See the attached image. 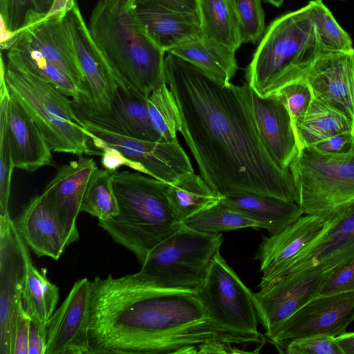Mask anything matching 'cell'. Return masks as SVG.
<instances>
[{"label": "cell", "mask_w": 354, "mask_h": 354, "mask_svg": "<svg viewBox=\"0 0 354 354\" xmlns=\"http://www.w3.org/2000/svg\"><path fill=\"white\" fill-rule=\"evenodd\" d=\"M6 51L8 63L41 78L65 95L72 97V101L75 103L80 104L88 100L86 88L80 86L73 78L35 50L13 39Z\"/></svg>", "instance_id": "cell-28"}, {"label": "cell", "mask_w": 354, "mask_h": 354, "mask_svg": "<svg viewBox=\"0 0 354 354\" xmlns=\"http://www.w3.org/2000/svg\"><path fill=\"white\" fill-rule=\"evenodd\" d=\"M221 201L258 223L270 235L280 232L304 215L297 203L268 195L236 193L223 196Z\"/></svg>", "instance_id": "cell-26"}, {"label": "cell", "mask_w": 354, "mask_h": 354, "mask_svg": "<svg viewBox=\"0 0 354 354\" xmlns=\"http://www.w3.org/2000/svg\"><path fill=\"white\" fill-rule=\"evenodd\" d=\"M183 224L205 234H220L243 228L261 229L258 223L221 201L185 220Z\"/></svg>", "instance_id": "cell-33"}, {"label": "cell", "mask_w": 354, "mask_h": 354, "mask_svg": "<svg viewBox=\"0 0 354 354\" xmlns=\"http://www.w3.org/2000/svg\"><path fill=\"white\" fill-rule=\"evenodd\" d=\"M354 290V259L334 269L320 288L318 295Z\"/></svg>", "instance_id": "cell-42"}, {"label": "cell", "mask_w": 354, "mask_h": 354, "mask_svg": "<svg viewBox=\"0 0 354 354\" xmlns=\"http://www.w3.org/2000/svg\"><path fill=\"white\" fill-rule=\"evenodd\" d=\"M289 169L304 214L333 221L354 202V151L327 155L304 148Z\"/></svg>", "instance_id": "cell-8"}, {"label": "cell", "mask_w": 354, "mask_h": 354, "mask_svg": "<svg viewBox=\"0 0 354 354\" xmlns=\"http://www.w3.org/2000/svg\"><path fill=\"white\" fill-rule=\"evenodd\" d=\"M343 354L335 337L326 335H310L289 342L283 353Z\"/></svg>", "instance_id": "cell-41"}, {"label": "cell", "mask_w": 354, "mask_h": 354, "mask_svg": "<svg viewBox=\"0 0 354 354\" xmlns=\"http://www.w3.org/2000/svg\"><path fill=\"white\" fill-rule=\"evenodd\" d=\"M339 1H342V0H339Z\"/></svg>", "instance_id": "cell-52"}, {"label": "cell", "mask_w": 354, "mask_h": 354, "mask_svg": "<svg viewBox=\"0 0 354 354\" xmlns=\"http://www.w3.org/2000/svg\"><path fill=\"white\" fill-rule=\"evenodd\" d=\"M112 185L119 213L98 220V225L142 264L156 246L183 225L167 196L169 184L138 171L124 170L114 171Z\"/></svg>", "instance_id": "cell-4"}, {"label": "cell", "mask_w": 354, "mask_h": 354, "mask_svg": "<svg viewBox=\"0 0 354 354\" xmlns=\"http://www.w3.org/2000/svg\"><path fill=\"white\" fill-rule=\"evenodd\" d=\"M167 53L190 63L222 84L231 83L238 70L236 52L203 37L177 46Z\"/></svg>", "instance_id": "cell-27"}, {"label": "cell", "mask_w": 354, "mask_h": 354, "mask_svg": "<svg viewBox=\"0 0 354 354\" xmlns=\"http://www.w3.org/2000/svg\"><path fill=\"white\" fill-rule=\"evenodd\" d=\"M46 268L39 270L33 263L30 250L26 255L24 306L32 322L46 333V326L56 310L59 288L47 277Z\"/></svg>", "instance_id": "cell-30"}, {"label": "cell", "mask_w": 354, "mask_h": 354, "mask_svg": "<svg viewBox=\"0 0 354 354\" xmlns=\"http://www.w3.org/2000/svg\"><path fill=\"white\" fill-rule=\"evenodd\" d=\"M265 1L277 8H279L282 6L285 0H265Z\"/></svg>", "instance_id": "cell-50"}, {"label": "cell", "mask_w": 354, "mask_h": 354, "mask_svg": "<svg viewBox=\"0 0 354 354\" xmlns=\"http://www.w3.org/2000/svg\"><path fill=\"white\" fill-rule=\"evenodd\" d=\"M64 22L86 79L88 100L73 102L76 108L91 113L107 115L118 88L115 79L93 41L77 3L66 14Z\"/></svg>", "instance_id": "cell-14"}, {"label": "cell", "mask_w": 354, "mask_h": 354, "mask_svg": "<svg viewBox=\"0 0 354 354\" xmlns=\"http://www.w3.org/2000/svg\"><path fill=\"white\" fill-rule=\"evenodd\" d=\"M243 43L255 44L265 32V14L261 0H231Z\"/></svg>", "instance_id": "cell-38"}, {"label": "cell", "mask_w": 354, "mask_h": 354, "mask_svg": "<svg viewBox=\"0 0 354 354\" xmlns=\"http://www.w3.org/2000/svg\"><path fill=\"white\" fill-rule=\"evenodd\" d=\"M165 82L178 108L181 133L200 175L218 194L252 193L297 203L289 169L271 158L256 122L252 88L222 84L167 53Z\"/></svg>", "instance_id": "cell-1"}, {"label": "cell", "mask_w": 354, "mask_h": 354, "mask_svg": "<svg viewBox=\"0 0 354 354\" xmlns=\"http://www.w3.org/2000/svg\"><path fill=\"white\" fill-rule=\"evenodd\" d=\"M53 1L6 0L4 8L0 10L1 26V30L6 32L4 35L10 39L9 44L15 37L42 21L50 10Z\"/></svg>", "instance_id": "cell-34"}, {"label": "cell", "mask_w": 354, "mask_h": 354, "mask_svg": "<svg viewBox=\"0 0 354 354\" xmlns=\"http://www.w3.org/2000/svg\"><path fill=\"white\" fill-rule=\"evenodd\" d=\"M223 241L221 233H201L183 224L151 251L137 274L158 290L196 292Z\"/></svg>", "instance_id": "cell-7"}, {"label": "cell", "mask_w": 354, "mask_h": 354, "mask_svg": "<svg viewBox=\"0 0 354 354\" xmlns=\"http://www.w3.org/2000/svg\"><path fill=\"white\" fill-rule=\"evenodd\" d=\"M46 348V333L32 321L30 326L28 354H45Z\"/></svg>", "instance_id": "cell-46"}, {"label": "cell", "mask_w": 354, "mask_h": 354, "mask_svg": "<svg viewBox=\"0 0 354 354\" xmlns=\"http://www.w3.org/2000/svg\"><path fill=\"white\" fill-rule=\"evenodd\" d=\"M335 338L343 354H354V332H345Z\"/></svg>", "instance_id": "cell-49"}, {"label": "cell", "mask_w": 354, "mask_h": 354, "mask_svg": "<svg viewBox=\"0 0 354 354\" xmlns=\"http://www.w3.org/2000/svg\"><path fill=\"white\" fill-rule=\"evenodd\" d=\"M354 259V202L335 221L327 232L277 277L266 283L299 271L333 270Z\"/></svg>", "instance_id": "cell-19"}, {"label": "cell", "mask_w": 354, "mask_h": 354, "mask_svg": "<svg viewBox=\"0 0 354 354\" xmlns=\"http://www.w3.org/2000/svg\"><path fill=\"white\" fill-rule=\"evenodd\" d=\"M15 223L37 257L57 261L67 247L56 215L43 193L31 198Z\"/></svg>", "instance_id": "cell-25"}, {"label": "cell", "mask_w": 354, "mask_h": 354, "mask_svg": "<svg viewBox=\"0 0 354 354\" xmlns=\"http://www.w3.org/2000/svg\"><path fill=\"white\" fill-rule=\"evenodd\" d=\"M28 246L8 212L0 216V354H12L15 322L23 302Z\"/></svg>", "instance_id": "cell-11"}, {"label": "cell", "mask_w": 354, "mask_h": 354, "mask_svg": "<svg viewBox=\"0 0 354 354\" xmlns=\"http://www.w3.org/2000/svg\"><path fill=\"white\" fill-rule=\"evenodd\" d=\"M92 281H76L46 326L45 354H91L88 340Z\"/></svg>", "instance_id": "cell-15"}, {"label": "cell", "mask_w": 354, "mask_h": 354, "mask_svg": "<svg viewBox=\"0 0 354 354\" xmlns=\"http://www.w3.org/2000/svg\"><path fill=\"white\" fill-rule=\"evenodd\" d=\"M131 2L150 1L169 8L185 12H199L198 0H130Z\"/></svg>", "instance_id": "cell-47"}, {"label": "cell", "mask_w": 354, "mask_h": 354, "mask_svg": "<svg viewBox=\"0 0 354 354\" xmlns=\"http://www.w3.org/2000/svg\"><path fill=\"white\" fill-rule=\"evenodd\" d=\"M348 131H354V124L348 117L314 96L307 111L295 126L299 151Z\"/></svg>", "instance_id": "cell-29"}, {"label": "cell", "mask_w": 354, "mask_h": 354, "mask_svg": "<svg viewBox=\"0 0 354 354\" xmlns=\"http://www.w3.org/2000/svg\"><path fill=\"white\" fill-rule=\"evenodd\" d=\"M310 17L314 24L321 47L326 52H354L349 34L335 20L322 0L308 3Z\"/></svg>", "instance_id": "cell-36"}, {"label": "cell", "mask_w": 354, "mask_h": 354, "mask_svg": "<svg viewBox=\"0 0 354 354\" xmlns=\"http://www.w3.org/2000/svg\"><path fill=\"white\" fill-rule=\"evenodd\" d=\"M207 318L196 292L158 290L137 272L95 277L90 304V353L162 354L172 330Z\"/></svg>", "instance_id": "cell-2"}, {"label": "cell", "mask_w": 354, "mask_h": 354, "mask_svg": "<svg viewBox=\"0 0 354 354\" xmlns=\"http://www.w3.org/2000/svg\"><path fill=\"white\" fill-rule=\"evenodd\" d=\"M203 38L236 52L243 44L231 0H198Z\"/></svg>", "instance_id": "cell-31"}, {"label": "cell", "mask_w": 354, "mask_h": 354, "mask_svg": "<svg viewBox=\"0 0 354 354\" xmlns=\"http://www.w3.org/2000/svg\"><path fill=\"white\" fill-rule=\"evenodd\" d=\"M31 321L22 302L19 307L15 322L12 354H28Z\"/></svg>", "instance_id": "cell-45"}, {"label": "cell", "mask_w": 354, "mask_h": 354, "mask_svg": "<svg viewBox=\"0 0 354 354\" xmlns=\"http://www.w3.org/2000/svg\"><path fill=\"white\" fill-rule=\"evenodd\" d=\"M114 171L97 168L90 178L81 205V212H86L98 220L117 216L119 207L112 178Z\"/></svg>", "instance_id": "cell-35"}, {"label": "cell", "mask_w": 354, "mask_h": 354, "mask_svg": "<svg viewBox=\"0 0 354 354\" xmlns=\"http://www.w3.org/2000/svg\"><path fill=\"white\" fill-rule=\"evenodd\" d=\"M308 4L274 19L266 28L245 71L247 84L260 97L301 80L322 54Z\"/></svg>", "instance_id": "cell-5"}, {"label": "cell", "mask_w": 354, "mask_h": 354, "mask_svg": "<svg viewBox=\"0 0 354 354\" xmlns=\"http://www.w3.org/2000/svg\"><path fill=\"white\" fill-rule=\"evenodd\" d=\"M196 294L208 317L218 324L240 332L259 333L253 292L220 252L213 258L206 279Z\"/></svg>", "instance_id": "cell-9"}, {"label": "cell", "mask_w": 354, "mask_h": 354, "mask_svg": "<svg viewBox=\"0 0 354 354\" xmlns=\"http://www.w3.org/2000/svg\"><path fill=\"white\" fill-rule=\"evenodd\" d=\"M88 27L118 88L148 97L165 82V52L147 33L130 0H99Z\"/></svg>", "instance_id": "cell-3"}, {"label": "cell", "mask_w": 354, "mask_h": 354, "mask_svg": "<svg viewBox=\"0 0 354 354\" xmlns=\"http://www.w3.org/2000/svg\"><path fill=\"white\" fill-rule=\"evenodd\" d=\"M354 322V290L317 295L297 310L268 340L283 353L291 340L315 335L337 337Z\"/></svg>", "instance_id": "cell-13"}, {"label": "cell", "mask_w": 354, "mask_h": 354, "mask_svg": "<svg viewBox=\"0 0 354 354\" xmlns=\"http://www.w3.org/2000/svg\"><path fill=\"white\" fill-rule=\"evenodd\" d=\"M8 111H0V216L8 211L12 162L10 143L6 129Z\"/></svg>", "instance_id": "cell-40"}, {"label": "cell", "mask_w": 354, "mask_h": 354, "mask_svg": "<svg viewBox=\"0 0 354 354\" xmlns=\"http://www.w3.org/2000/svg\"><path fill=\"white\" fill-rule=\"evenodd\" d=\"M91 143L100 152L101 162L104 169L115 171L121 166H125L146 174L145 169L140 164L128 158L119 149L96 140H89L90 146Z\"/></svg>", "instance_id": "cell-43"}, {"label": "cell", "mask_w": 354, "mask_h": 354, "mask_svg": "<svg viewBox=\"0 0 354 354\" xmlns=\"http://www.w3.org/2000/svg\"><path fill=\"white\" fill-rule=\"evenodd\" d=\"M5 78L10 95L32 117L53 151L100 155L90 147L86 130L68 96L37 75L8 62Z\"/></svg>", "instance_id": "cell-6"}, {"label": "cell", "mask_w": 354, "mask_h": 354, "mask_svg": "<svg viewBox=\"0 0 354 354\" xmlns=\"http://www.w3.org/2000/svg\"><path fill=\"white\" fill-rule=\"evenodd\" d=\"M97 168L94 159L78 156L60 166L42 192L56 215L67 246L79 239L77 216L87 184Z\"/></svg>", "instance_id": "cell-17"}, {"label": "cell", "mask_w": 354, "mask_h": 354, "mask_svg": "<svg viewBox=\"0 0 354 354\" xmlns=\"http://www.w3.org/2000/svg\"><path fill=\"white\" fill-rule=\"evenodd\" d=\"M333 270L309 269L283 276L253 293V301L264 335L273 337L284 322L310 299Z\"/></svg>", "instance_id": "cell-12"}, {"label": "cell", "mask_w": 354, "mask_h": 354, "mask_svg": "<svg viewBox=\"0 0 354 354\" xmlns=\"http://www.w3.org/2000/svg\"><path fill=\"white\" fill-rule=\"evenodd\" d=\"M80 119L89 140H96L119 149L128 158L140 164L148 176L172 184L184 176L194 173L189 158L177 138L172 141L140 140Z\"/></svg>", "instance_id": "cell-10"}, {"label": "cell", "mask_w": 354, "mask_h": 354, "mask_svg": "<svg viewBox=\"0 0 354 354\" xmlns=\"http://www.w3.org/2000/svg\"><path fill=\"white\" fill-rule=\"evenodd\" d=\"M76 3L75 0H54L50 10L43 21L63 19Z\"/></svg>", "instance_id": "cell-48"}, {"label": "cell", "mask_w": 354, "mask_h": 354, "mask_svg": "<svg viewBox=\"0 0 354 354\" xmlns=\"http://www.w3.org/2000/svg\"><path fill=\"white\" fill-rule=\"evenodd\" d=\"M310 147L323 154H348L354 151V131H348L334 135Z\"/></svg>", "instance_id": "cell-44"}, {"label": "cell", "mask_w": 354, "mask_h": 354, "mask_svg": "<svg viewBox=\"0 0 354 354\" xmlns=\"http://www.w3.org/2000/svg\"><path fill=\"white\" fill-rule=\"evenodd\" d=\"M287 109L295 126L307 111L313 94L309 85L303 79L291 82L275 94Z\"/></svg>", "instance_id": "cell-39"}, {"label": "cell", "mask_w": 354, "mask_h": 354, "mask_svg": "<svg viewBox=\"0 0 354 354\" xmlns=\"http://www.w3.org/2000/svg\"><path fill=\"white\" fill-rule=\"evenodd\" d=\"M132 3L147 33L165 53L177 46L203 37L199 12L176 10L150 1Z\"/></svg>", "instance_id": "cell-21"}, {"label": "cell", "mask_w": 354, "mask_h": 354, "mask_svg": "<svg viewBox=\"0 0 354 354\" xmlns=\"http://www.w3.org/2000/svg\"><path fill=\"white\" fill-rule=\"evenodd\" d=\"M6 129L15 168L32 172L53 165L51 149L24 107L10 95Z\"/></svg>", "instance_id": "cell-22"}, {"label": "cell", "mask_w": 354, "mask_h": 354, "mask_svg": "<svg viewBox=\"0 0 354 354\" xmlns=\"http://www.w3.org/2000/svg\"><path fill=\"white\" fill-rule=\"evenodd\" d=\"M147 97L118 88L111 111L107 115L87 113L74 106L73 108L78 118L89 120L106 129L133 138L164 141L151 123Z\"/></svg>", "instance_id": "cell-23"}, {"label": "cell", "mask_w": 354, "mask_h": 354, "mask_svg": "<svg viewBox=\"0 0 354 354\" xmlns=\"http://www.w3.org/2000/svg\"><path fill=\"white\" fill-rule=\"evenodd\" d=\"M147 107L151 123L164 141L177 138L181 129L178 106L166 82L153 90L147 97Z\"/></svg>", "instance_id": "cell-37"}, {"label": "cell", "mask_w": 354, "mask_h": 354, "mask_svg": "<svg viewBox=\"0 0 354 354\" xmlns=\"http://www.w3.org/2000/svg\"><path fill=\"white\" fill-rule=\"evenodd\" d=\"M303 80L314 97L343 112L354 124V52H323Z\"/></svg>", "instance_id": "cell-18"}, {"label": "cell", "mask_w": 354, "mask_h": 354, "mask_svg": "<svg viewBox=\"0 0 354 354\" xmlns=\"http://www.w3.org/2000/svg\"><path fill=\"white\" fill-rule=\"evenodd\" d=\"M13 39L39 53L86 88L85 76L64 19L42 21L19 34L11 41Z\"/></svg>", "instance_id": "cell-24"}, {"label": "cell", "mask_w": 354, "mask_h": 354, "mask_svg": "<svg viewBox=\"0 0 354 354\" xmlns=\"http://www.w3.org/2000/svg\"><path fill=\"white\" fill-rule=\"evenodd\" d=\"M167 196L182 223L216 205L223 197L214 192L201 175L194 173L187 174L169 184Z\"/></svg>", "instance_id": "cell-32"}, {"label": "cell", "mask_w": 354, "mask_h": 354, "mask_svg": "<svg viewBox=\"0 0 354 354\" xmlns=\"http://www.w3.org/2000/svg\"><path fill=\"white\" fill-rule=\"evenodd\" d=\"M332 224L322 216L304 214L280 232L262 236L254 256L262 272L259 288L310 248Z\"/></svg>", "instance_id": "cell-16"}, {"label": "cell", "mask_w": 354, "mask_h": 354, "mask_svg": "<svg viewBox=\"0 0 354 354\" xmlns=\"http://www.w3.org/2000/svg\"><path fill=\"white\" fill-rule=\"evenodd\" d=\"M254 114L263 143L272 160L289 169L299 149L290 115L276 95L260 97L252 89Z\"/></svg>", "instance_id": "cell-20"}, {"label": "cell", "mask_w": 354, "mask_h": 354, "mask_svg": "<svg viewBox=\"0 0 354 354\" xmlns=\"http://www.w3.org/2000/svg\"><path fill=\"white\" fill-rule=\"evenodd\" d=\"M6 0H0V10H1L5 6Z\"/></svg>", "instance_id": "cell-51"}]
</instances>
